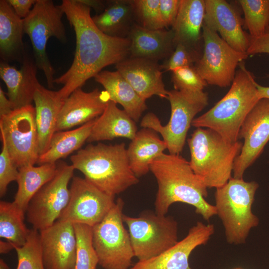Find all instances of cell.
Wrapping results in <instances>:
<instances>
[{
  "label": "cell",
  "mask_w": 269,
  "mask_h": 269,
  "mask_svg": "<svg viewBox=\"0 0 269 269\" xmlns=\"http://www.w3.org/2000/svg\"><path fill=\"white\" fill-rule=\"evenodd\" d=\"M76 35V49L70 68L54 83L62 84L60 98L66 99L105 67L130 56V40L102 32L94 23L91 8L80 0H63L60 5Z\"/></svg>",
  "instance_id": "6da1fadb"
},
{
  "label": "cell",
  "mask_w": 269,
  "mask_h": 269,
  "mask_svg": "<svg viewBox=\"0 0 269 269\" xmlns=\"http://www.w3.org/2000/svg\"><path fill=\"white\" fill-rule=\"evenodd\" d=\"M149 171L158 185L154 202L156 213L165 215L172 204L181 202L193 206L205 220L217 215L215 206L205 199L208 196L207 187L182 156L164 153L151 162Z\"/></svg>",
  "instance_id": "7a4b0ae2"
},
{
  "label": "cell",
  "mask_w": 269,
  "mask_h": 269,
  "mask_svg": "<svg viewBox=\"0 0 269 269\" xmlns=\"http://www.w3.org/2000/svg\"><path fill=\"white\" fill-rule=\"evenodd\" d=\"M70 160L84 178L110 195L115 196L139 182L130 167L124 143L89 144Z\"/></svg>",
  "instance_id": "3957f363"
},
{
  "label": "cell",
  "mask_w": 269,
  "mask_h": 269,
  "mask_svg": "<svg viewBox=\"0 0 269 269\" xmlns=\"http://www.w3.org/2000/svg\"><path fill=\"white\" fill-rule=\"evenodd\" d=\"M236 71L227 93L211 109L195 118L192 126L213 130L227 142L238 140L241 127L247 115L260 100L256 81L243 62Z\"/></svg>",
  "instance_id": "277c9868"
},
{
  "label": "cell",
  "mask_w": 269,
  "mask_h": 269,
  "mask_svg": "<svg viewBox=\"0 0 269 269\" xmlns=\"http://www.w3.org/2000/svg\"><path fill=\"white\" fill-rule=\"evenodd\" d=\"M187 141L190 167L207 188H217L227 183L243 143L227 142L213 130L202 128H197Z\"/></svg>",
  "instance_id": "5b68a950"
},
{
  "label": "cell",
  "mask_w": 269,
  "mask_h": 269,
  "mask_svg": "<svg viewBox=\"0 0 269 269\" xmlns=\"http://www.w3.org/2000/svg\"><path fill=\"white\" fill-rule=\"evenodd\" d=\"M259 186L254 181L231 177L224 185L216 188L217 215L224 227L228 243H245L251 230L259 225V219L252 210Z\"/></svg>",
  "instance_id": "8992f818"
},
{
  "label": "cell",
  "mask_w": 269,
  "mask_h": 269,
  "mask_svg": "<svg viewBox=\"0 0 269 269\" xmlns=\"http://www.w3.org/2000/svg\"><path fill=\"white\" fill-rule=\"evenodd\" d=\"M167 99L171 107L168 123L162 125L154 114L148 113L141 120L140 126L160 134L169 154H179L195 116L208 104V96L203 91L187 92L174 89L168 91Z\"/></svg>",
  "instance_id": "52a82bcc"
},
{
  "label": "cell",
  "mask_w": 269,
  "mask_h": 269,
  "mask_svg": "<svg viewBox=\"0 0 269 269\" xmlns=\"http://www.w3.org/2000/svg\"><path fill=\"white\" fill-rule=\"evenodd\" d=\"M64 12L60 5L51 0H36L29 15L23 19L24 32L31 43L34 61L42 71L49 89L54 87V69L48 57L46 45L48 39L55 37L66 43L67 37L62 21Z\"/></svg>",
  "instance_id": "ba28073f"
},
{
  "label": "cell",
  "mask_w": 269,
  "mask_h": 269,
  "mask_svg": "<svg viewBox=\"0 0 269 269\" xmlns=\"http://www.w3.org/2000/svg\"><path fill=\"white\" fill-rule=\"evenodd\" d=\"M121 198L104 219L92 227L93 245L104 269H129L134 257L129 231L124 225Z\"/></svg>",
  "instance_id": "9c48e42d"
},
{
  "label": "cell",
  "mask_w": 269,
  "mask_h": 269,
  "mask_svg": "<svg viewBox=\"0 0 269 269\" xmlns=\"http://www.w3.org/2000/svg\"><path fill=\"white\" fill-rule=\"evenodd\" d=\"M134 254L142 261L155 257L177 243V222L171 216L146 211L138 217L125 214Z\"/></svg>",
  "instance_id": "30bf717a"
},
{
  "label": "cell",
  "mask_w": 269,
  "mask_h": 269,
  "mask_svg": "<svg viewBox=\"0 0 269 269\" xmlns=\"http://www.w3.org/2000/svg\"><path fill=\"white\" fill-rule=\"evenodd\" d=\"M74 170L72 165L64 161L58 162L55 176L31 199L25 213L32 229L39 232L58 220L70 199L68 185Z\"/></svg>",
  "instance_id": "8fae6325"
},
{
  "label": "cell",
  "mask_w": 269,
  "mask_h": 269,
  "mask_svg": "<svg viewBox=\"0 0 269 269\" xmlns=\"http://www.w3.org/2000/svg\"><path fill=\"white\" fill-rule=\"evenodd\" d=\"M0 135L18 169L37 163L39 154L34 106L15 109L0 118Z\"/></svg>",
  "instance_id": "7c38bea8"
},
{
  "label": "cell",
  "mask_w": 269,
  "mask_h": 269,
  "mask_svg": "<svg viewBox=\"0 0 269 269\" xmlns=\"http://www.w3.org/2000/svg\"><path fill=\"white\" fill-rule=\"evenodd\" d=\"M202 30L203 53L194 67L207 84L228 87L234 79L237 66L249 55L233 48L204 23Z\"/></svg>",
  "instance_id": "4fadbf2b"
},
{
  "label": "cell",
  "mask_w": 269,
  "mask_h": 269,
  "mask_svg": "<svg viewBox=\"0 0 269 269\" xmlns=\"http://www.w3.org/2000/svg\"><path fill=\"white\" fill-rule=\"evenodd\" d=\"M67 206L58 220L92 227L100 222L115 204V197L110 195L88 181L74 176L70 187Z\"/></svg>",
  "instance_id": "5bb4252c"
},
{
  "label": "cell",
  "mask_w": 269,
  "mask_h": 269,
  "mask_svg": "<svg viewBox=\"0 0 269 269\" xmlns=\"http://www.w3.org/2000/svg\"><path fill=\"white\" fill-rule=\"evenodd\" d=\"M244 139L233 167L235 178H243L245 170L260 156L269 141V99H261L244 121L238 139Z\"/></svg>",
  "instance_id": "9a60e30c"
},
{
  "label": "cell",
  "mask_w": 269,
  "mask_h": 269,
  "mask_svg": "<svg viewBox=\"0 0 269 269\" xmlns=\"http://www.w3.org/2000/svg\"><path fill=\"white\" fill-rule=\"evenodd\" d=\"M39 233L45 269H74L77 241L73 224L58 220Z\"/></svg>",
  "instance_id": "2e32d148"
},
{
  "label": "cell",
  "mask_w": 269,
  "mask_h": 269,
  "mask_svg": "<svg viewBox=\"0 0 269 269\" xmlns=\"http://www.w3.org/2000/svg\"><path fill=\"white\" fill-rule=\"evenodd\" d=\"M213 224L198 222L186 236L160 254L149 259L138 261L129 269H192L189 258L192 251L206 244L214 233Z\"/></svg>",
  "instance_id": "e0dca14e"
},
{
  "label": "cell",
  "mask_w": 269,
  "mask_h": 269,
  "mask_svg": "<svg viewBox=\"0 0 269 269\" xmlns=\"http://www.w3.org/2000/svg\"><path fill=\"white\" fill-rule=\"evenodd\" d=\"M110 101V95L106 90L96 88L86 92L82 88L76 89L64 100L56 132L69 130L97 118L104 112Z\"/></svg>",
  "instance_id": "ac0fdd59"
},
{
  "label": "cell",
  "mask_w": 269,
  "mask_h": 269,
  "mask_svg": "<svg viewBox=\"0 0 269 269\" xmlns=\"http://www.w3.org/2000/svg\"><path fill=\"white\" fill-rule=\"evenodd\" d=\"M204 24L219 33L236 50L247 53L251 37L243 28V20L234 6L225 0H205Z\"/></svg>",
  "instance_id": "d6986e66"
},
{
  "label": "cell",
  "mask_w": 269,
  "mask_h": 269,
  "mask_svg": "<svg viewBox=\"0 0 269 269\" xmlns=\"http://www.w3.org/2000/svg\"><path fill=\"white\" fill-rule=\"evenodd\" d=\"M116 68L144 100L154 95L167 99L168 91L158 61L129 57L116 64Z\"/></svg>",
  "instance_id": "ffe728a7"
},
{
  "label": "cell",
  "mask_w": 269,
  "mask_h": 269,
  "mask_svg": "<svg viewBox=\"0 0 269 269\" xmlns=\"http://www.w3.org/2000/svg\"><path fill=\"white\" fill-rule=\"evenodd\" d=\"M19 69L1 61L0 77L6 86V95L13 110L31 105L35 92L40 84L36 77L35 61L25 54Z\"/></svg>",
  "instance_id": "44dd1931"
},
{
  "label": "cell",
  "mask_w": 269,
  "mask_h": 269,
  "mask_svg": "<svg viewBox=\"0 0 269 269\" xmlns=\"http://www.w3.org/2000/svg\"><path fill=\"white\" fill-rule=\"evenodd\" d=\"M128 38L130 40L129 57H132L158 61L168 58L175 47L171 29L150 30L135 22Z\"/></svg>",
  "instance_id": "7402d4cb"
},
{
  "label": "cell",
  "mask_w": 269,
  "mask_h": 269,
  "mask_svg": "<svg viewBox=\"0 0 269 269\" xmlns=\"http://www.w3.org/2000/svg\"><path fill=\"white\" fill-rule=\"evenodd\" d=\"M64 100L57 91L48 90L40 84L36 89L33 102L38 132L39 156L48 149L56 128Z\"/></svg>",
  "instance_id": "603a6c76"
},
{
  "label": "cell",
  "mask_w": 269,
  "mask_h": 269,
  "mask_svg": "<svg viewBox=\"0 0 269 269\" xmlns=\"http://www.w3.org/2000/svg\"><path fill=\"white\" fill-rule=\"evenodd\" d=\"M117 105L111 101L108 103L102 114L96 119L87 142L134 138L137 132L135 122Z\"/></svg>",
  "instance_id": "cb8c5ba5"
},
{
  "label": "cell",
  "mask_w": 269,
  "mask_h": 269,
  "mask_svg": "<svg viewBox=\"0 0 269 269\" xmlns=\"http://www.w3.org/2000/svg\"><path fill=\"white\" fill-rule=\"evenodd\" d=\"M166 143L155 131L143 128L137 131L127 148L130 167L139 178L149 171L151 162L164 153Z\"/></svg>",
  "instance_id": "d4e9b609"
},
{
  "label": "cell",
  "mask_w": 269,
  "mask_h": 269,
  "mask_svg": "<svg viewBox=\"0 0 269 269\" xmlns=\"http://www.w3.org/2000/svg\"><path fill=\"white\" fill-rule=\"evenodd\" d=\"M94 78L109 93L111 101L120 104L134 121H138L147 109L146 101L118 71L102 70Z\"/></svg>",
  "instance_id": "484cf974"
},
{
  "label": "cell",
  "mask_w": 269,
  "mask_h": 269,
  "mask_svg": "<svg viewBox=\"0 0 269 269\" xmlns=\"http://www.w3.org/2000/svg\"><path fill=\"white\" fill-rule=\"evenodd\" d=\"M23 19L7 0H0V56L3 62L21 61L24 53Z\"/></svg>",
  "instance_id": "4316f807"
},
{
  "label": "cell",
  "mask_w": 269,
  "mask_h": 269,
  "mask_svg": "<svg viewBox=\"0 0 269 269\" xmlns=\"http://www.w3.org/2000/svg\"><path fill=\"white\" fill-rule=\"evenodd\" d=\"M205 14V0H181L176 20L171 27L175 46L183 43L196 47Z\"/></svg>",
  "instance_id": "83f0119b"
},
{
  "label": "cell",
  "mask_w": 269,
  "mask_h": 269,
  "mask_svg": "<svg viewBox=\"0 0 269 269\" xmlns=\"http://www.w3.org/2000/svg\"><path fill=\"white\" fill-rule=\"evenodd\" d=\"M92 18L102 32L117 38H127L135 23L131 0H106L104 10Z\"/></svg>",
  "instance_id": "f1b7e54d"
},
{
  "label": "cell",
  "mask_w": 269,
  "mask_h": 269,
  "mask_svg": "<svg viewBox=\"0 0 269 269\" xmlns=\"http://www.w3.org/2000/svg\"><path fill=\"white\" fill-rule=\"evenodd\" d=\"M95 120L72 130L55 132L47 150L39 157L37 163H54L81 149L90 136Z\"/></svg>",
  "instance_id": "f546056e"
},
{
  "label": "cell",
  "mask_w": 269,
  "mask_h": 269,
  "mask_svg": "<svg viewBox=\"0 0 269 269\" xmlns=\"http://www.w3.org/2000/svg\"><path fill=\"white\" fill-rule=\"evenodd\" d=\"M57 171V163H45L34 166L28 165L18 168L16 179L18 185L13 202L25 212L34 195Z\"/></svg>",
  "instance_id": "4dcf8cb0"
},
{
  "label": "cell",
  "mask_w": 269,
  "mask_h": 269,
  "mask_svg": "<svg viewBox=\"0 0 269 269\" xmlns=\"http://www.w3.org/2000/svg\"><path fill=\"white\" fill-rule=\"evenodd\" d=\"M25 212L13 202H0V237L13 247H22L26 242L31 230L24 224Z\"/></svg>",
  "instance_id": "1f68e13d"
},
{
  "label": "cell",
  "mask_w": 269,
  "mask_h": 269,
  "mask_svg": "<svg viewBox=\"0 0 269 269\" xmlns=\"http://www.w3.org/2000/svg\"><path fill=\"white\" fill-rule=\"evenodd\" d=\"M244 14V22L252 38L269 30V0H239Z\"/></svg>",
  "instance_id": "d6a6232c"
},
{
  "label": "cell",
  "mask_w": 269,
  "mask_h": 269,
  "mask_svg": "<svg viewBox=\"0 0 269 269\" xmlns=\"http://www.w3.org/2000/svg\"><path fill=\"white\" fill-rule=\"evenodd\" d=\"M76 237V262L74 269H96L99 260L92 241V227L74 224Z\"/></svg>",
  "instance_id": "836d02e7"
},
{
  "label": "cell",
  "mask_w": 269,
  "mask_h": 269,
  "mask_svg": "<svg viewBox=\"0 0 269 269\" xmlns=\"http://www.w3.org/2000/svg\"><path fill=\"white\" fill-rule=\"evenodd\" d=\"M17 257L16 269H46L40 244L39 233L31 229L26 243L22 247H14Z\"/></svg>",
  "instance_id": "e575fe53"
},
{
  "label": "cell",
  "mask_w": 269,
  "mask_h": 269,
  "mask_svg": "<svg viewBox=\"0 0 269 269\" xmlns=\"http://www.w3.org/2000/svg\"><path fill=\"white\" fill-rule=\"evenodd\" d=\"M131 1L137 24L150 30L165 28L159 11V0Z\"/></svg>",
  "instance_id": "d590c367"
},
{
  "label": "cell",
  "mask_w": 269,
  "mask_h": 269,
  "mask_svg": "<svg viewBox=\"0 0 269 269\" xmlns=\"http://www.w3.org/2000/svg\"><path fill=\"white\" fill-rule=\"evenodd\" d=\"M171 73V81L175 90L201 92L207 85L194 66L179 68Z\"/></svg>",
  "instance_id": "8d00e7d4"
},
{
  "label": "cell",
  "mask_w": 269,
  "mask_h": 269,
  "mask_svg": "<svg viewBox=\"0 0 269 269\" xmlns=\"http://www.w3.org/2000/svg\"><path fill=\"white\" fill-rule=\"evenodd\" d=\"M201 56L196 47L183 43L177 44L173 53L165 60L161 67L164 71H172L181 67L193 66Z\"/></svg>",
  "instance_id": "74e56055"
},
{
  "label": "cell",
  "mask_w": 269,
  "mask_h": 269,
  "mask_svg": "<svg viewBox=\"0 0 269 269\" xmlns=\"http://www.w3.org/2000/svg\"><path fill=\"white\" fill-rule=\"evenodd\" d=\"M2 149L0 154V196L3 197L8 184L16 181L18 169L13 163L4 139L0 137Z\"/></svg>",
  "instance_id": "f35d334b"
},
{
  "label": "cell",
  "mask_w": 269,
  "mask_h": 269,
  "mask_svg": "<svg viewBox=\"0 0 269 269\" xmlns=\"http://www.w3.org/2000/svg\"><path fill=\"white\" fill-rule=\"evenodd\" d=\"M181 0H159V11L165 28L172 27L176 20Z\"/></svg>",
  "instance_id": "ab89813d"
},
{
  "label": "cell",
  "mask_w": 269,
  "mask_h": 269,
  "mask_svg": "<svg viewBox=\"0 0 269 269\" xmlns=\"http://www.w3.org/2000/svg\"><path fill=\"white\" fill-rule=\"evenodd\" d=\"M247 53L248 55L261 53L269 54V30L259 37H251Z\"/></svg>",
  "instance_id": "60d3db41"
},
{
  "label": "cell",
  "mask_w": 269,
  "mask_h": 269,
  "mask_svg": "<svg viewBox=\"0 0 269 269\" xmlns=\"http://www.w3.org/2000/svg\"><path fill=\"white\" fill-rule=\"evenodd\" d=\"M16 15L23 19L30 13L36 0H7Z\"/></svg>",
  "instance_id": "b9f144b4"
},
{
  "label": "cell",
  "mask_w": 269,
  "mask_h": 269,
  "mask_svg": "<svg viewBox=\"0 0 269 269\" xmlns=\"http://www.w3.org/2000/svg\"><path fill=\"white\" fill-rule=\"evenodd\" d=\"M12 105L0 87V118L7 116L13 111Z\"/></svg>",
  "instance_id": "7bdbcfd3"
},
{
  "label": "cell",
  "mask_w": 269,
  "mask_h": 269,
  "mask_svg": "<svg viewBox=\"0 0 269 269\" xmlns=\"http://www.w3.org/2000/svg\"><path fill=\"white\" fill-rule=\"evenodd\" d=\"M81 2L87 5L91 8H93L96 14H99L102 12L106 6V0H80Z\"/></svg>",
  "instance_id": "ee69618b"
},
{
  "label": "cell",
  "mask_w": 269,
  "mask_h": 269,
  "mask_svg": "<svg viewBox=\"0 0 269 269\" xmlns=\"http://www.w3.org/2000/svg\"><path fill=\"white\" fill-rule=\"evenodd\" d=\"M256 86L258 90L259 99H269V87L263 86L257 82L256 83Z\"/></svg>",
  "instance_id": "f6af8a7d"
},
{
  "label": "cell",
  "mask_w": 269,
  "mask_h": 269,
  "mask_svg": "<svg viewBox=\"0 0 269 269\" xmlns=\"http://www.w3.org/2000/svg\"><path fill=\"white\" fill-rule=\"evenodd\" d=\"M14 249L13 245L10 242L0 241V253L1 254L8 253L9 252Z\"/></svg>",
  "instance_id": "bcb514c9"
},
{
  "label": "cell",
  "mask_w": 269,
  "mask_h": 269,
  "mask_svg": "<svg viewBox=\"0 0 269 269\" xmlns=\"http://www.w3.org/2000/svg\"><path fill=\"white\" fill-rule=\"evenodd\" d=\"M0 269H10L5 262L2 260H0Z\"/></svg>",
  "instance_id": "7dc6e473"
},
{
  "label": "cell",
  "mask_w": 269,
  "mask_h": 269,
  "mask_svg": "<svg viewBox=\"0 0 269 269\" xmlns=\"http://www.w3.org/2000/svg\"><path fill=\"white\" fill-rule=\"evenodd\" d=\"M241 269L240 268H236V269Z\"/></svg>",
  "instance_id": "c3c4849f"
},
{
  "label": "cell",
  "mask_w": 269,
  "mask_h": 269,
  "mask_svg": "<svg viewBox=\"0 0 269 269\" xmlns=\"http://www.w3.org/2000/svg\"><path fill=\"white\" fill-rule=\"evenodd\" d=\"M268 76L269 77V75H268Z\"/></svg>",
  "instance_id": "681fc988"
}]
</instances>
